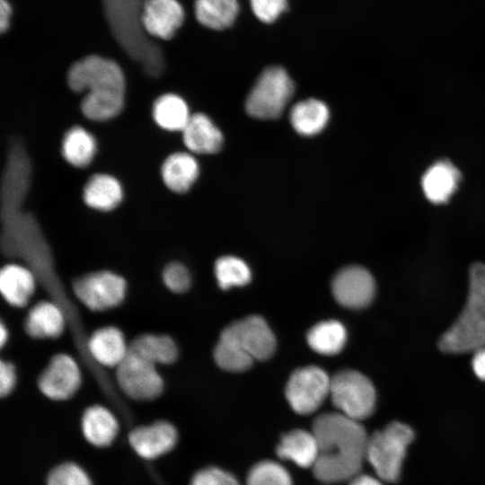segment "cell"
Segmentation results:
<instances>
[{
  "instance_id": "cell-1",
  "label": "cell",
  "mask_w": 485,
  "mask_h": 485,
  "mask_svg": "<svg viewBox=\"0 0 485 485\" xmlns=\"http://www.w3.org/2000/svg\"><path fill=\"white\" fill-rule=\"evenodd\" d=\"M317 443L318 456L312 468L322 483L349 481L359 474L366 461L369 436L360 421L339 411L318 415L312 427Z\"/></svg>"
},
{
  "instance_id": "cell-2",
  "label": "cell",
  "mask_w": 485,
  "mask_h": 485,
  "mask_svg": "<svg viewBox=\"0 0 485 485\" xmlns=\"http://www.w3.org/2000/svg\"><path fill=\"white\" fill-rule=\"evenodd\" d=\"M67 82L75 92L88 91L81 103L86 115L107 119L122 110L125 77L116 62L97 55L87 56L71 66Z\"/></svg>"
},
{
  "instance_id": "cell-3",
  "label": "cell",
  "mask_w": 485,
  "mask_h": 485,
  "mask_svg": "<svg viewBox=\"0 0 485 485\" xmlns=\"http://www.w3.org/2000/svg\"><path fill=\"white\" fill-rule=\"evenodd\" d=\"M469 277L465 305L439 339V348L445 353L474 352L485 347V265L473 264Z\"/></svg>"
},
{
  "instance_id": "cell-4",
  "label": "cell",
  "mask_w": 485,
  "mask_h": 485,
  "mask_svg": "<svg viewBox=\"0 0 485 485\" xmlns=\"http://www.w3.org/2000/svg\"><path fill=\"white\" fill-rule=\"evenodd\" d=\"M413 438L410 427L401 422H392L369 436L366 461L380 480L394 482L400 478L407 448Z\"/></svg>"
},
{
  "instance_id": "cell-5",
  "label": "cell",
  "mask_w": 485,
  "mask_h": 485,
  "mask_svg": "<svg viewBox=\"0 0 485 485\" xmlns=\"http://www.w3.org/2000/svg\"><path fill=\"white\" fill-rule=\"evenodd\" d=\"M294 91V82L284 67H267L246 98V112L259 119H278L284 112Z\"/></svg>"
},
{
  "instance_id": "cell-6",
  "label": "cell",
  "mask_w": 485,
  "mask_h": 485,
  "mask_svg": "<svg viewBox=\"0 0 485 485\" xmlns=\"http://www.w3.org/2000/svg\"><path fill=\"white\" fill-rule=\"evenodd\" d=\"M330 397L337 411L357 421L368 418L375 407L373 384L355 370H343L331 377Z\"/></svg>"
},
{
  "instance_id": "cell-7",
  "label": "cell",
  "mask_w": 485,
  "mask_h": 485,
  "mask_svg": "<svg viewBox=\"0 0 485 485\" xmlns=\"http://www.w3.org/2000/svg\"><path fill=\"white\" fill-rule=\"evenodd\" d=\"M73 290L85 307L94 312H103L123 302L127 282L117 273L99 270L77 278L73 283Z\"/></svg>"
},
{
  "instance_id": "cell-8",
  "label": "cell",
  "mask_w": 485,
  "mask_h": 485,
  "mask_svg": "<svg viewBox=\"0 0 485 485\" xmlns=\"http://www.w3.org/2000/svg\"><path fill=\"white\" fill-rule=\"evenodd\" d=\"M331 377L314 366L295 370L286 386V398L292 410L300 415L315 412L330 396Z\"/></svg>"
},
{
  "instance_id": "cell-9",
  "label": "cell",
  "mask_w": 485,
  "mask_h": 485,
  "mask_svg": "<svg viewBox=\"0 0 485 485\" xmlns=\"http://www.w3.org/2000/svg\"><path fill=\"white\" fill-rule=\"evenodd\" d=\"M116 379L128 397L141 401L156 399L164 386L156 366L130 350L116 368Z\"/></svg>"
},
{
  "instance_id": "cell-10",
  "label": "cell",
  "mask_w": 485,
  "mask_h": 485,
  "mask_svg": "<svg viewBox=\"0 0 485 485\" xmlns=\"http://www.w3.org/2000/svg\"><path fill=\"white\" fill-rule=\"evenodd\" d=\"M81 380V371L76 361L67 354H57L40 375L38 386L48 399L65 401L77 392Z\"/></svg>"
},
{
  "instance_id": "cell-11",
  "label": "cell",
  "mask_w": 485,
  "mask_h": 485,
  "mask_svg": "<svg viewBox=\"0 0 485 485\" xmlns=\"http://www.w3.org/2000/svg\"><path fill=\"white\" fill-rule=\"evenodd\" d=\"M331 289L335 299L341 305L361 309L372 302L375 285L367 269L360 266H348L334 276Z\"/></svg>"
},
{
  "instance_id": "cell-12",
  "label": "cell",
  "mask_w": 485,
  "mask_h": 485,
  "mask_svg": "<svg viewBox=\"0 0 485 485\" xmlns=\"http://www.w3.org/2000/svg\"><path fill=\"white\" fill-rule=\"evenodd\" d=\"M184 18V9L178 0H145L140 13L145 31L162 40L172 38Z\"/></svg>"
},
{
  "instance_id": "cell-13",
  "label": "cell",
  "mask_w": 485,
  "mask_h": 485,
  "mask_svg": "<svg viewBox=\"0 0 485 485\" xmlns=\"http://www.w3.org/2000/svg\"><path fill=\"white\" fill-rule=\"evenodd\" d=\"M178 434L173 425L156 421L140 426L128 435L133 450L142 458L153 460L170 452L177 443Z\"/></svg>"
},
{
  "instance_id": "cell-14",
  "label": "cell",
  "mask_w": 485,
  "mask_h": 485,
  "mask_svg": "<svg viewBox=\"0 0 485 485\" xmlns=\"http://www.w3.org/2000/svg\"><path fill=\"white\" fill-rule=\"evenodd\" d=\"M227 327L253 359L265 360L273 355L276 348V339L261 317L248 316Z\"/></svg>"
},
{
  "instance_id": "cell-15",
  "label": "cell",
  "mask_w": 485,
  "mask_h": 485,
  "mask_svg": "<svg viewBox=\"0 0 485 485\" xmlns=\"http://www.w3.org/2000/svg\"><path fill=\"white\" fill-rule=\"evenodd\" d=\"M461 179V172L451 161L440 159L433 163L422 175V191L429 202L445 204L457 191Z\"/></svg>"
},
{
  "instance_id": "cell-16",
  "label": "cell",
  "mask_w": 485,
  "mask_h": 485,
  "mask_svg": "<svg viewBox=\"0 0 485 485\" xmlns=\"http://www.w3.org/2000/svg\"><path fill=\"white\" fill-rule=\"evenodd\" d=\"M87 348L92 357L105 367H118L129 353L123 332L114 326L94 331L88 339Z\"/></svg>"
},
{
  "instance_id": "cell-17",
  "label": "cell",
  "mask_w": 485,
  "mask_h": 485,
  "mask_svg": "<svg viewBox=\"0 0 485 485\" xmlns=\"http://www.w3.org/2000/svg\"><path fill=\"white\" fill-rule=\"evenodd\" d=\"M276 454L301 468H313L318 456L317 439L312 430H290L281 436Z\"/></svg>"
},
{
  "instance_id": "cell-18",
  "label": "cell",
  "mask_w": 485,
  "mask_h": 485,
  "mask_svg": "<svg viewBox=\"0 0 485 485\" xmlns=\"http://www.w3.org/2000/svg\"><path fill=\"white\" fill-rule=\"evenodd\" d=\"M183 142L195 154H208L218 152L223 145V135L213 121L203 113L190 116L182 130Z\"/></svg>"
},
{
  "instance_id": "cell-19",
  "label": "cell",
  "mask_w": 485,
  "mask_h": 485,
  "mask_svg": "<svg viewBox=\"0 0 485 485\" xmlns=\"http://www.w3.org/2000/svg\"><path fill=\"white\" fill-rule=\"evenodd\" d=\"M66 326V319L60 307L50 301H41L29 311L25 321L26 333L34 339H56Z\"/></svg>"
},
{
  "instance_id": "cell-20",
  "label": "cell",
  "mask_w": 485,
  "mask_h": 485,
  "mask_svg": "<svg viewBox=\"0 0 485 485\" xmlns=\"http://www.w3.org/2000/svg\"><path fill=\"white\" fill-rule=\"evenodd\" d=\"M36 282L31 271L19 264H7L0 272V290L12 306L23 307L35 291Z\"/></svg>"
},
{
  "instance_id": "cell-21",
  "label": "cell",
  "mask_w": 485,
  "mask_h": 485,
  "mask_svg": "<svg viewBox=\"0 0 485 485\" xmlns=\"http://www.w3.org/2000/svg\"><path fill=\"white\" fill-rule=\"evenodd\" d=\"M119 425L110 410L101 405L85 410L82 418V431L85 439L97 447L110 445L118 433Z\"/></svg>"
},
{
  "instance_id": "cell-22",
  "label": "cell",
  "mask_w": 485,
  "mask_h": 485,
  "mask_svg": "<svg viewBox=\"0 0 485 485\" xmlns=\"http://www.w3.org/2000/svg\"><path fill=\"white\" fill-rule=\"evenodd\" d=\"M161 172L164 184L172 191L185 193L197 180L199 168L193 155L180 152L165 159Z\"/></svg>"
},
{
  "instance_id": "cell-23",
  "label": "cell",
  "mask_w": 485,
  "mask_h": 485,
  "mask_svg": "<svg viewBox=\"0 0 485 485\" xmlns=\"http://www.w3.org/2000/svg\"><path fill=\"white\" fill-rule=\"evenodd\" d=\"M197 21L204 27L224 31L234 24L240 13L238 0H195Z\"/></svg>"
},
{
  "instance_id": "cell-24",
  "label": "cell",
  "mask_w": 485,
  "mask_h": 485,
  "mask_svg": "<svg viewBox=\"0 0 485 485\" xmlns=\"http://www.w3.org/2000/svg\"><path fill=\"white\" fill-rule=\"evenodd\" d=\"M293 128L305 137L320 133L327 125L330 110L327 105L317 99H306L296 102L290 110Z\"/></svg>"
},
{
  "instance_id": "cell-25",
  "label": "cell",
  "mask_w": 485,
  "mask_h": 485,
  "mask_svg": "<svg viewBox=\"0 0 485 485\" xmlns=\"http://www.w3.org/2000/svg\"><path fill=\"white\" fill-rule=\"evenodd\" d=\"M123 192L120 183L108 174L93 175L84 189V200L87 206L101 211H110L119 205Z\"/></svg>"
},
{
  "instance_id": "cell-26",
  "label": "cell",
  "mask_w": 485,
  "mask_h": 485,
  "mask_svg": "<svg viewBox=\"0 0 485 485\" xmlns=\"http://www.w3.org/2000/svg\"><path fill=\"white\" fill-rule=\"evenodd\" d=\"M129 350L155 366L172 364L178 357L175 341L165 334L138 335L130 342Z\"/></svg>"
},
{
  "instance_id": "cell-27",
  "label": "cell",
  "mask_w": 485,
  "mask_h": 485,
  "mask_svg": "<svg viewBox=\"0 0 485 485\" xmlns=\"http://www.w3.org/2000/svg\"><path fill=\"white\" fill-rule=\"evenodd\" d=\"M346 340L345 327L334 320L321 322L307 333V342L311 348L325 356L338 354L344 348Z\"/></svg>"
},
{
  "instance_id": "cell-28",
  "label": "cell",
  "mask_w": 485,
  "mask_h": 485,
  "mask_svg": "<svg viewBox=\"0 0 485 485\" xmlns=\"http://www.w3.org/2000/svg\"><path fill=\"white\" fill-rule=\"evenodd\" d=\"M190 116L185 101L173 93L160 96L153 106L154 119L169 131H182Z\"/></svg>"
},
{
  "instance_id": "cell-29",
  "label": "cell",
  "mask_w": 485,
  "mask_h": 485,
  "mask_svg": "<svg viewBox=\"0 0 485 485\" xmlns=\"http://www.w3.org/2000/svg\"><path fill=\"white\" fill-rule=\"evenodd\" d=\"M216 363L230 372H242L252 364L253 358L242 347L228 327L220 334L214 349Z\"/></svg>"
},
{
  "instance_id": "cell-30",
  "label": "cell",
  "mask_w": 485,
  "mask_h": 485,
  "mask_svg": "<svg viewBox=\"0 0 485 485\" xmlns=\"http://www.w3.org/2000/svg\"><path fill=\"white\" fill-rule=\"evenodd\" d=\"M96 151L94 137L81 127L71 128L62 142V154L72 165L83 168L93 160Z\"/></svg>"
},
{
  "instance_id": "cell-31",
  "label": "cell",
  "mask_w": 485,
  "mask_h": 485,
  "mask_svg": "<svg viewBox=\"0 0 485 485\" xmlns=\"http://www.w3.org/2000/svg\"><path fill=\"white\" fill-rule=\"evenodd\" d=\"M215 274L222 289L244 286L251 278L247 264L234 256L219 258L215 264Z\"/></svg>"
},
{
  "instance_id": "cell-32",
  "label": "cell",
  "mask_w": 485,
  "mask_h": 485,
  "mask_svg": "<svg viewBox=\"0 0 485 485\" xmlns=\"http://www.w3.org/2000/svg\"><path fill=\"white\" fill-rule=\"evenodd\" d=\"M246 485H293V481L282 464L272 460H263L249 470Z\"/></svg>"
},
{
  "instance_id": "cell-33",
  "label": "cell",
  "mask_w": 485,
  "mask_h": 485,
  "mask_svg": "<svg viewBox=\"0 0 485 485\" xmlns=\"http://www.w3.org/2000/svg\"><path fill=\"white\" fill-rule=\"evenodd\" d=\"M47 485H92L86 472L74 463H65L50 471Z\"/></svg>"
},
{
  "instance_id": "cell-34",
  "label": "cell",
  "mask_w": 485,
  "mask_h": 485,
  "mask_svg": "<svg viewBox=\"0 0 485 485\" xmlns=\"http://www.w3.org/2000/svg\"><path fill=\"white\" fill-rule=\"evenodd\" d=\"M253 15L262 23L271 24L288 9V0H249Z\"/></svg>"
},
{
  "instance_id": "cell-35",
  "label": "cell",
  "mask_w": 485,
  "mask_h": 485,
  "mask_svg": "<svg viewBox=\"0 0 485 485\" xmlns=\"http://www.w3.org/2000/svg\"><path fill=\"white\" fill-rule=\"evenodd\" d=\"M165 287L173 293L186 292L191 284L189 269L181 262L173 261L167 264L162 273Z\"/></svg>"
},
{
  "instance_id": "cell-36",
  "label": "cell",
  "mask_w": 485,
  "mask_h": 485,
  "mask_svg": "<svg viewBox=\"0 0 485 485\" xmlns=\"http://www.w3.org/2000/svg\"><path fill=\"white\" fill-rule=\"evenodd\" d=\"M190 485H240L231 472L216 466L198 471L190 481Z\"/></svg>"
},
{
  "instance_id": "cell-37",
  "label": "cell",
  "mask_w": 485,
  "mask_h": 485,
  "mask_svg": "<svg viewBox=\"0 0 485 485\" xmlns=\"http://www.w3.org/2000/svg\"><path fill=\"white\" fill-rule=\"evenodd\" d=\"M16 370L14 366L9 362L2 360L0 362V394L4 397L10 394L16 384Z\"/></svg>"
},
{
  "instance_id": "cell-38",
  "label": "cell",
  "mask_w": 485,
  "mask_h": 485,
  "mask_svg": "<svg viewBox=\"0 0 485 485\" xmlns=\"http://www.w3.org/2000/svg\"><path fill=\"white\" fill-rule=\"evenodd\" d=\"M472 366L475 375L485 381V347L473 352Z\"/></svg>"
},
{
  "instance_id": "cell-39",
  "label": "cell",
  "mask_w": 485,
  "mask_h": 485,
  "mask_svg": "<svg viewBox=\"0 0 485 485\" xmlns=\"http://www.w3.org/2000/svg\"><path fill=\"white\" fill-rule=\"evenodd\" d=\"M0 27L1 31L4 32V31L9 26L10 17L12 14V7L10 5V3L7 0H1L0 2Z\"/></svg>"
},
{
  "instance_id": "cell-40",
  "label": "cell",
  "mask_w": 485,
  "mask_h": 485,
  "mask_svg": "<svg viewBox=\"0 0 485 485\" xmlns=\"http://www.w3.org/2000/svg\"><path fill=\"white\" fill-rule=\"evenodd\" d=\"M348 485H383L380 479L366 475L358 474L349 481Z\"/></svg>"
},
{
  "instance_id": "cell-41",
  "label": "cell",
  "mask_w": 485,
  "mask_h": 485,
  "mask_svg": "<svg viewBox=\"0 0 485 485\" xmlns=\"http://www.w3.org/2000/svg\"><path fill=\"white\" fill-rule=\"evenodd\" d=\"M0 333V343L3 347L8 340V331L4 323H1Z\"/></svg>"
}]
</instances>
